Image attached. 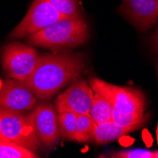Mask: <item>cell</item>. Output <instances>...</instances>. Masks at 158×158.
Here are the masks:
<instances>
[{
  "mask_svg": "<svg viewBox=\"0 0 158 158\" xmlns=\"http://www.w3.org/2000/svg\"><path fill=\"white\" fill-rule=\"evenodd\" d=\"M88 114L95 124L110 121L113 118L112 103L105 97L94 91L93 102Z\"/></svg>",
  "mask_w": 158,
  "mask_h": 158,
  "instance_id": "13",
  "label": "cell"
},
{
  "mask_svg": "<svg viewBox=\"0 0 158 158\" xmlns=\"http://www.w3.org/2000/svg\"><path fill=\"white\" fill-rule=\"evenodd\" d=\"M37 98L22 81L7 79L0 82V108L23 112L31 110Z\"/></svg>",
  "mask_w": 158,
  "mask_h": 158,
  "instance_id": "9",
  "label": "cell"
},
{
  "mask_svg": "<svg viewBox=\"0 0 158 158\" xmlns=\"http://www.w3.org/2000/svg\"><path fill=\"white\" fill-rule=\"evenodd\" d=\"M85 68L81 53L57 52L39 56L36 66L24 82L35 97L45 100L78 79Z\"/></svg>",
  "mask_w": 158,
  "mask_h": 158,
  "instance_id": "1",
  "label": "cell"
},
{
  "mask_svg": "<svg viewBox=\"0 0 158 158\" xmlns=\"http://www.w3.org/2000/svg\"><path fill=\"white\" fill-rule=\"evenodd\" d=\"M64 17L49 2V0H33L22 21L10 33V38L30 36Z\"/></svg>",
  "mask_w": 158,
  "mask_h": 158,
  "instance_id": "6",
  "label": "cell"
},
{
  "mask_svg": "<svg viewBox=\"0 0 158 158\" xmlns=\"http://www.w3.org/2000/svg\"><path fill=\"white\" fill-rule=\"evenodd\" d=\"M32 151L8 140H0V158H35Z\"/></svg>",
  "mask_w": 158,
  "mask_h": 158,
  "instance_id": "14",
  "label": "cell"
},
{
  "mask_svg": "<svg viewBox=\"0 0 158 158\" xmlns=\"http://www.w3.org/2000/svg\"><path fill=\"white\" fill-rule=\"evenodd\" d=\"M114 158H154V152L144 149H129L116 152L112 154Z\"/></svg>",
  "mask_w": 158,
  "mask_h": 158,
  "instance_id": "16",
  "label": "cell"
},
{
  "mask_svg": "<svg viewBox=\"0 0 158 158\" xmlns=\"http://www.w3.org/2000/svg\"><path fill=\"white\" fill-rule=\"evenodd\" d=\"M60 134L65 139L79 143L93 140L95 123L88 114L62 112L58 114Z\"/></svg>",
  "mask_w": 158,
  "mask_h": 158,
  "instance_id": "11",
  "label": "cell"
},
{
  "mask_svg": "<svg viewBox=\"0 0 158 158\" xmlns=\"http://www.w3.org/2000/svg\"><path fill=\"white\" fill-rule=\"evenodd\" d=\"M132 132V129L122 127L113 120L97 123L94 126L93 141L97 145H104Z\"/></svg>",
  "mask_w": 158,
  "mask_h": 158,
  "instance_id": "12",
  "label": "cell"
},
{
  "mask_svg": "<svg viewBox=\"0 0 158 158\" xmlns=\"http://www.w3.org/2000/svg\"><path fill=\"white\" fill-rule=\"evenodd\" d=\"M151 45L153 52L158 53V25L151 37Z\"/></svg>",
  "mask_w": 158,
  "mask_h": 158,
  "instance_id": "17",
  "label": "cell"
},
{
  "mask_svg": "<svg viewBox=\"0 0 158 158\" xmlns=\"http://www.w3.org/2000/svg\"><path fill=\"white\" fill-rule=\"evenodd\" d=\"M0 140H4L1 135V114H0Z\"/></svg>",
  "mask_w": 158,
  "mask_h": 158,
  "instance_id": "18",
  "label": "cell"
},
{
  "mask_svg": "<svg viewBox=\"0 0 158 158\" xmlns=\"http://www.w3.org/2000/svg\"><path fill=\"white\" fill-rule=\"evenodd\" d=\"M89 84L112 103L114 122L133 131L145 125L148 119L145 114L146 98L139 89L111 84L95 77L89 79Z\"/></svg>",
  "mask_w": 158,
  "mask_h": 158,
  "instance_id": "2",
  "label": "cell"
},
{
  "mask_svg": "<svg viewBox=\"0 0 158 158\" xmlns=\"http://www.w3.org/2000/svg\"><path fill=\"white\" fill-rule=\"evenodd\" d=\"M1 135L4 140L15 143L31 151H37L41 143L35 134L31 114L0 108Z\"/></svg>",
  "mask_w": 158,
  "mask_h": 158,
  "instance_id": "4",
  "label": "cell"
},
{
  "mask_svg": "<svg viewBox=\"0 0 158 158\" xmlns=\"http://www.w3.org/2000/svg\"><path fill=\"white\" fill-rule=\"evenodd\" d=\"M154 158H158V152H154Z\"/></svg>",
  "mask_w": 158,
  "mask_h": 158,
  "instance_id": "19",
  "label": "cell"
},
{
  "mask_svg": "<svg viewBox=\"0 0 158 158\" xmlns=\"http://www.w3.org/2000/svg\"><path fill=\"white\" fill-rule=\"evenodd\" d=\"M37 51L20 43H10L1 49L2 67L10 79L25 81L31 76L38 62Z\"/></svg>",
  "mask_w": 158,
  "mask_h": 158,
  "instance_id": "5",
  "label": "cell"
},
{
  "mask_svg": "<svg viewBox=\"0 0 158 158\" xmlns=\"http://www.w3.org/2000/svg\"><path fill=\"white\" fill-rule=\"evenodd\" d=\"M119 12L140 31L158 22V0H122Z\"/></svg>",
  "mask_w": 158,
  "mask_h": 158,
  "instance_id": "10",
  "label": "cell"
},
{
  "mask_svg": "<svg viewBox=\"0 0 158 158\" xmlns=\"http://www.w3.org/2000/svg\"><path fill=\"white\" fill-rule=\"evenodd\" d=\"M94 90L85 80H75L69 87L62 93L55 102L58 113L72 112L88 114L92 105Z\"/></svg>",
  "mask_w": 158,
  "mask_h": 158,
  "instance_id": "7",
  "label": "cell"
},
{
  "mask_svg": "<svg viewBox=\"0 0 158 158\" xmlns=\"http://www.w3.org/2000/svg\"><path fill=\"white\" fill-rule=\"evenodd\" d=\"M50 4L64 16H81L78 0H49Z\"/></svg>",
  "mask_w": 158,
  "mask_h": 158,
  "instance_id": "15",
  "label": "cell"
},
{
  "mask_svg": "<svg viewBox=\"0 0 158 158\" xmlns=\"http://www.w3.org/2000/svg\"><path fill=\"white\" fill-rule=\"evenodd\" d=\"M157 72H158V63H157Z\"/></svg>",
  "mask_w": 158,
  "mask_h": 158,
  "instance_id": "20",
  "label": "cell"
},
{
  "mask_svg": "<svg viewBox=\"0 0 158 158\" xmlns=\"http://www.w3.org/2000/svg\"><path fill=\"white\" fill-rule=\"evenodd\" d=\"M31 114L38 140L45 147L52 149L61 136L56 109L49 103H40Z\"/></svg>",
  "mask_w": 158,
  "mask_h": 158,
  "instance_id": "8",
  "label": "cell"
},
{
  "mask_svg": "<svg viewBox=\"0 0 158 158\" xmlns=\"http://www.w3.org/2000/svg\"><path fill=\"white\" fill-rule=\"evenodd\" d=\"M88 27L82 15L64 16L48 27L28 36L27 42L33 46L58 51L79 47L88 40Z\"/></svg>",
  "mask_w": 158,
  "mask_h": 158,
  "instance_id": "3",
  "label": "cell"
}]
</instances>
